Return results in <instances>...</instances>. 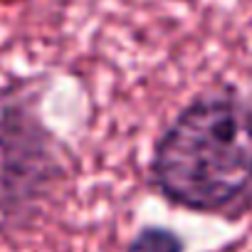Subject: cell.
<instances>
[{"label":"cell","instance_id":"6da1fadb","mask_svg":"<svg viewBox=\"0 0 252 252\" xmlns=\"http://www.w3.org/2000/svg\"><path fill=\"white\" fill-rule=\"evenodd\" d=\"M158 190L190 210L227 208L252 186V109L230 96L186 106L154 154Z\"/></svg>","mask_w":252,"mask_h":252},{"label":"cell","instance_id":"7a4b0ae2","mask_svg":"<svg viewBox=\"0 0 252 252\" xmlns=\"http://www.w3.org/2000/svg\"><path fill=\"white\" fill-rule=\"evenodd\" d=\"M60 176L52 136L20 106L0 114V227L23 225Z\"/></svg>","mask_w":252,"mask_h":252},{"label":"cell","instance_id":"3957f363","mask_svg":"<svg viewBox=\"0 0 252 252\" xmlns=\"http://www.w3.org/2000/svg\"><path fill=\"white\" fill-rule=\"evenodd\" d=\"M181 240L168 230H144L129 252H181Z\"/></svg>","mask_w":252,"mask_h":252}]
</instances>
